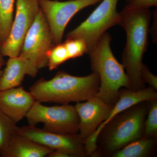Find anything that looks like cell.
Returning a JSON list of instances; mask_svg holds the SVG:
<instances>
[{
	"mask_svg": "<svg viewBox=\"0 0 157 157\" xmlns=\"http://www.w3.org/2000/svg\"><path fill=\"white\" fill-rule=\"evenodd\" d=\"M118 25L125 30L126 42L122 55L129 90L144 88L141 77L142 59L148 44L151 12L149 9H131L126 6L119 13Z\"/></svg>",
	"mask_w": 157,
	"mask_h": 157,
	"instance_id": "6da1fadb",
	"label": "cell"
},
{
	"mask_svg": "<svg viewBox=\"0 0 157 157\" xmlns=\"http://www.w3.org/2000/svg\"><path fill=\"white\" fill-rule=\"evenodd\" d=\"M97 73L76 76L60 71L49 80L41 78L30 88L36 101L41 103L69 104L86 101L95 96L100 86Z\"/></svg>",
	"mask_w": 157,
	"mask_h": 157,
	"instance_id": "7a4b0ae2",
	"label": "cell"
},
{
	"mask_svg": "<svg viewBox=\"0 0 157 157\" xmlns=\"http://www.w3.org/2000/svg\"><path fill=\"white\" fill-rule=\"evenodd\" d=\"M112 37L105 33L89 51L91 67L100 80L96 96L108 104H114L119 95L120 89H129V82L123 65L116 59L111 50Z\"/></svg>",
	"mask_w": 157,
	"mask_h": 157,
	"instance_id": "3957f363",
	"label": "cell"
},
{
	"mask_svg": "<svg viewBox=\"0 0 157 157\" xmlns=\"http://www.w3.org/2000/svg\"><path fill=\"white\" fill-rule=\"evenodd\" d=\"M145 102L136 104L121 113L104 127L107 129L104 128L107 131L104 135V147L107 153L112 155L143 137L148 108Z\"/></svg>",
	"mask_w": 157,
	"mask_h": 157,
	"instance_id": "277c9868",
	"label": "cell"
},
{
	"mask_svg": "<svg viewBox=\"0 0 157 157\" xmlns=\"http://www.w3.org/2000/svg\"><path fill=\"white\" fill-rule=\"evenodd\" d=\"M29 125L36 126L44 124L43 130L61 134H77L79 127V117L75 106L69 104L49 107L36 101L27 114Z\"/></svg>",
	"mask_w": 157,
	"mask_h": 157,
	"instance_id": "5b68a950",
	"label": "cell"
},
{
	"mask_svg": "<svg viewBox=\"0 0 157 157\" xmlns=\"http://www.w3.org/2000/svg\"><path fill=\"white\" fill-rule=\"evenodd\" d=\"M118 1L102 0L85 21L66 35V39L84 40L88 52L108 29L118 25L120 14L117 7Z\"/></svg>",
	"mask_w": 157,
	"mask_h": 157,
	"instance_id": "8992f818",
	"label": "cell"
},
{
	"mask_svg": "<svg viewBox=\"0 0 157 157\" xmlns=\"http://www.w3.org/2000/svg\"><path fill=\"white\" fill-rule=\"evenodd\" d=\"M54 45L48 22L40 8L26 34L19 55L39 70L47 67L48 53Z\"/></svg>",
	"mask_w": 157,
	"mask_h": 157,
	"instance_id": "52a82bcc",
	"label": "cell"
},
{
	"mask_svg": "<svg viewBox=\"0 0 157 157\" xmlns=\"http://www.w3.org/2000/svg\"><path fill=\"white\" fill-rule=\"evenodd\" d=\"M102 0H38L39 7L45 15L54 45L62 42L66 27L79 11Z\"/></svg>",
	"mask_w": 157,
	"mask_h": 157,
	"instance_id": "ba28073f",
	"label": "cell"
},
{
	"mask_svg": "<svg viewBox=\"0 0 157 157\" xmlns=\"http://www.w3.org/2000/svg\"><path fill=\"white\" fill-rule=\"evenodd\" d=\"M15 5V17L11 30L0 46V53L9 58L19 55L26 34L40 9L38 0H16Z\"/></svg>",
	"mask_w": 157,
	"mask_h": 157,
	"instance_id": "9c48e42d",
	"label": "cell"
},
{
	"mask_svg": "<svg viewBox=\"0 0 157 157\" xmlns=\"http://www.w3.org/2000/svg\"><path fill=\"white\" fill-rule=\"evenodd\" d=\"M18 133L52 150L64 151L70 157H83L86 155L84 141L78 133L61 135L30 125L19 128Z\"/></svg>",
	"mask_w": 157,
	"mask_h": 157,
	"instance_id": "30bf717a",
	"label": "cell"
},
{
	"mask_svg": "<svg viewBox=\"0 0 157 157\" xmlns=\"http://www.w3.org/2000/svg\"><path fill=\"white\" fill-rule=\"evenodd\" d=\"M157 98V92L151 87L148 88H144L137 90L128 89L122 92L120 91L117 101L113 104L107 118L100 124L93 135L84 141L85 150L86 155H90L95 153L98 147L97 141L101 132L104 127L115 117L136 104L151 101Z\"/></svg>",
	"mask_w": 157,
	"mask_h": 157,
	"instance_id": "8fae6325",
	"label": "cell"
},
{
	"mask_svg": "<svg viewBox=\"0 0 157 157\" xmlns=\"http://www.w3.org/2000/svg\"><path fill=\"white\" fill-rule=\"evenodd\" d=\"M113 106L96 96L84 103H77L75 107L79 118L78 132L83 141L106 120Z\"/></svg>",
	"mask_w": 157,
	"mask_h": 157,
	"instance_id": "7c38bea8",
	"label": "cell"
},
{
	"mask_svg": "<svg viewBox=\"0 0 157 157\" xmlns=\"http://www.w3.org/2000/svg\"><path fill=\"white\" fill-rule=\"evenodd\" d=\"M36 101L21 86L0 91V109L16 124L26 117Z\"/></svg>",
	"mask_w": 157,
	"mask_h": 157,
	"instance_id": "4fadbf2b",
	"label": "cell"
},
{
	"mask_svg": "<svg viewBox=\"0 0 157 157\" xmlns=\"http://www.w3.org/2000/svg\"><path fill=\"white\" fill-rule=\"evenodd\" d=\"M38 70L21 56L9 58L0 78V91L18 87L26 75L35 77Z\"/></svg>",
	"mask_w": 157,
	"mask_h": 157,
	"instance_id": "5bb4252c",
	"label": "cell"
},
{
	"mask_svg": "<svg viewBox=\"0 0 157 157\" xmlns=\"http://www.w3.org/2000/svg\"><path fill=\"white\" fill-rule=\"evenodd\" d=\"M53 151L17 133L12 137L0 155L2 157H44L47 156Z\"/></svg>",
	"mask_w": 157,
	"mask_h": 157,
	"instance_id": "9a60e30c",
	"label": "cell"
},
{
	"mask_svg": "<svg viewBox=\"0 0 157 157\" xmlns=\"http://www.w3.org/2000/svg\"><path fill=\"white\" fill-rule=\"evenodd\" d=\"M155 138L142 137L132 141L111 155L113 157H143L148 155L154 146Z\"/></svg>",
	"mask_w": 157,
	"mask_h": 157,
	"instance_id": "2e32d148",
	"label": "cell"
},
{
	"mask_svg": "<svg viewBox=\"0 0 157 157\" xmlns=\"http://www.w3.org/2000/svg\"><path fill=\"white\" fill-rule=\"evenodd\" d=\"M16 0H0V43L7 39L14 19Z\"/></svg>",
	"mask_w": 157,
	"mask_h": 157,
	"instance_id": "e0dca14e",
	"label": "cell"
},
{
	"mask_svg": "<svg viewBox=\"0 0 157 157\" xmlns=\"http://www.w3.org/2000/svg\"><path fill=\"white\" fill-rule=\"evenodd\" d=\"M19 127L0 109V154L18 133Z\"/></svg>",
	"mask_w": 157,
	"mask_h": 157,
	"instance_id": "ac0fdd59",
	"label": "cell"
},
{
	"mask_svg": "<svg viewBox=\"0 0 157 157\" xmlns=\"http://www.w3.org/2000/svg\"><path fill=\"white\" fill-rule=\"evenodd\" d=\"M147 116L144 122L143 137L155 138L157 133V99L147 101Z\"/></svg>",
	"mask_w": 157,
	"mask_h": 157,
	"instance_id": "d6986e66",
	"label": "cell"
},
{
	"mask_svg": "<svg viewBox=\"0 0 157 157\" xmlns=\"http://www.w3.org/2000/svg\"><path fill=\"white\" fill-rule=\"evenodd\" d=\"M69 59L67 49L61 42L54 45L48 52L47 67L52 71Z\"/></svg>",
	"mask_w": 157,
	"mask_h": 157,
	"instance_id": "ffe728a7",
	"label": "cell"
},
{
	"mask_svg": "<svg viewBox=\"0 0 157 157\" xmlns=\"http://www.w3.org/2000/svg\"><path fill=\"white\" fill-rule=\"evenodd\" d=\"M69 58L75 59L88 53L87 45L84 40L80 39H67L63 42Z\"/></svg>",
	"mask_w": 157,
	"mask_h": 157,
	"instance_id": "44dd1931",
	"label": "cell"
},
{
	"mask_svg": "<svg viewBox=\"0 0 157 157\" xmlns=\"http://www.w3.org/2000/svg\"><path fill=\"white\" fill-rule=\"evenodd\" d=\"M141 77L143 82L148 83L151 87L157 90V77L150 71L147 67L143 64L141 70Z\"/></svg>",
	"mask_w": 157,
	"mask_h": 157,
	"instance_id": "7402d4cb",
	"label": "cell"
},
{
	"mask_svg": "<svg viewBox=\"0 0 157 157\" xmlns=\"http://www.w3.org/2000/svg\"><path fill=\"white\" fill-rule=\"evenodd\" d=\"M157 6V0H132L126 6L131 9H149Z\"/></svg>",
	"mask_w": 157,
	"mask_h": 157,
	"instance_id": "603a6c76",
	"label": "cell"
},
{
	"mask_svg": "<svg viewBox=\"0 0 157 157\" xmlns=\"http://www.w3.org/2000/svg\"><path fill=\"white\" fill-rule=\"evenodd\" d=\"M47 156L49 157H70L67 153L59 150H54L48 154Z\"/></svg>",
	"mask_w": 157,
	"mask_h": 157,
	"instance_id": "cb8c5ba5",
	"label": "cell"
},
{
	"mask_svg": "<svg viewBox=\"0 0 157 157\" xmlns=\"http://www.w3.org/2000/svg\"><path fill=\"white\" fill-rule=\"evenodd\" d=\"M3 57L4 56H3L2 54L0 53V78L3 72H2V67H3L5 63V60H4Z\"/></svg>",
	"mask_w": 157,
	"mask_h": 157,
	"instance_id": "d4e9b609",
	"label": "cell"
},
{
	"mask_svg": "<svg viewBox=\"0 0 157 157\" xmlns=\"http://www.w3.org/2000/svg\"><path fill=\"white\" fill-rule=\"evenodd\" d=\"M132 0H127V2H128V3L129 2H131V1H132Z\"/></svg>",
	"mask_w": 157,
	"mask_h": 157,
	"instance_id": "484cf974",
	"label": "cell"
},
{
	"mask_svg": "<svg viewBox=\"0 0 157 157\" xmlns=\"http://www.w3.org/2000/svg\"><path fill=\"white\" fill-rule=\"evenodd\" d=\"M2 43H0V46H1V45H2Z\"/></svg>",
	"mask_w": 157,
	"mask_h": 157,
	"instance_id": "4316f807",
	"label": "cell"
},
{
	"mask_svg": "<svg viewBox=\"0 0 157 157\" xmlns=\"http://www.w3.org/2000/svg\"><path fill=\"white\" fill-rule=\"evenodd\" d=\"M56 1H59V0H56Z\"/></svg>",
	"mask_w": 157,
	"mask_h": 157,
	"instance_id": "83f0119b",
	"label": "cell"
}]
</instances>
